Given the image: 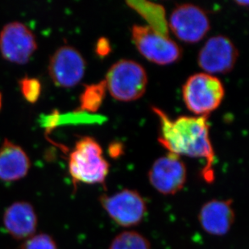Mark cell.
<instances>
[{
	"instance_id": "cell-1",
	"label": "cell",
	"mask_w": 249,
	"mask_h": 249,
	"mask_svg": "<svg viewBox=\"0 0 249 249\" xmlns=\"http://www.w3.org/2000/svg\"><path fill=\"white\" fill-rule=\"evenodd\" d=\"M153 110L160 122L159 143L174 155L205 159L207 164L202 177L209 183L214 181V153L207 116H180L171 120L161 109L153 107Z\"/></svg>"
},
{
	"instance_id": "cell-2",
	"label": "cell",
	"mask_w": 249,
	"mask_h": 249,
	"mask_svg": "<svg viewBox=\"0 0 249 249\" xmlns=\"http://www.w3.org/2000/svg\"><path fill=\"white\" fill-rule=\"evenodd\" d=\"M103 148L94 139L85 137L77 141L69 158V172L74 184H102L109 173Z\"/></svg>"
},
{
	"instance_id": "cell-3",
	"label": "cell",
	"mask_w": 249,
	"mask_h": 249,
	"mask_svg": "<svg viewBox=\"0 0 249 249\" xmlns=\"http://www.w3.org/2000/svg\"><path fill=\"white\" fill-rule=\"evenodd\" d=\"M104 82L107 90L118 101H136L145 93L148 75L141 64L122 59L110 67Z\"/></svg>"
},
{
	"instance_id": "cell-4",
	"label": "cell",
	"mask_w": 249,
	"mask_h": 249,
	"mask_svg": "<svg viewBox=\"0 0 249 249\" xmlns=\"http://www.w3.org/2000/svg\"><path fill=\"white\" fill-rule=\"evenodd\" d=\"M225 89L219 78L205 73H195L182 87V98L189 111L207 116L222 104Z\"/></svg>"
},
{
	"instance_id": "cell-5",
	"label": "cell",
	"mask_w": 249,
	"mask_h": 249,
	"mask_svg": "<svg viewBox=\"0 0 249 249\" xmlns=\"http://www.w3.org/2000/svg\"><path fill=\"white\" fill-rule=\"evenodd\" d=\"M132 39L139 53L148 61L159 66L176 63L182 56L181 47L168 34L148 25H134Z\"/></svg>"
},
{
	"instance_id": "cell-6",
	"label": "cell",
	"mask_w": 249,
	"mask_h": 249,
	"mask_svg": "<svg viewBox=\"0 0 249 249\" xmlns=\"http://www.w3.org/2000/svg\"><path fill=\"white\" fill-rule=\"evenodd\" d=\"M99 202L113 221L123 227L137 225L147 213L145 200L132 190L125 189L111 196L102 195Z\"/></svg>"
},
{
	"instance_id": "cell-7",
	"label": "cell",
	"mask_w": 249,
	"mask_h": 249,
	"mask_svg": "<svg viewBox=\"0 0 249 249\" xmlns=\"http://www.w3.org/2000/svg\"><path fill=\"white\" fill-rule=\"evenodd\" d=\"M169 27L179 40L187 44H195L207 36L211 24L204 10L196 5L185 3L173 11Z\"/></svg>"
},
{
	"instance_id": "cell-8",
	"label": "cell",
	"mask_w": 249,
	"mask_h": 249,
	"mask_svg": "<svg viewBox=\"0 0 249 249\" xmlns=\"http://www.w3.org/2000/svg\"><path fill=\"white\" fill-rule=\"evenodd\" d=\"M239 57L234 43L225 36H214L206 41L197 55V64L205 73L225 74L232 71Z\"/></svg>"
},
{
	"instance_id": "cell-9",
	"label": "cell",
	"mask_w": 249,
	"mask_h": 249,
	"mask_svg": "<svg viewBox=\"0 0 249 249\" xmlns=\"http://www.w3.org/2000/svg\"><path fill=\"white\" fill-rule=\"evenodd\" d=\"M36 50L35 35L20 22L6 24L0 32V53L6 61L24 65Z\"/></svg>"
},
{
	"instance_id": "cell-10",
	"label": "cell",
	"mask_w": 249,
	"mask_h": 249,
	"mask_svg": "<svg viewBox=\"0 0 249 249\" xmlns=\"http://www.w3.org/2000/svg\"><path fill=\"white\" fill-rule=\"evenodd\" d=\"M86 61L75 48L64 45L51 56L49 73L56 87L71 88L83 80L86 72Z\"/></svg>"
},
{
	"instance_id": "cell-11",
	"label": "cell",
	"mask_w": 249,
	"mask_h": 249,
	"mask_svg": "<svg viewBox=\"0 0 249 249\" xmlns=\"http://www.w3.org/2000/svg\"><path fill=\"white\" fill-rule=\"evenodd\" d=\"M187 170L179 156L169 153L155 160L148 172L151 185L159 193L174 195L186 184Z\"/></svg>"
},
{
	"instance_id": "cell-12",
	"label": "cell",
	"mask_w": 249,
	"mask_h": 249,
	"mask_svg": "<svg viewBox=\"0 0 249 249\" xmlns=\"http://www.w3.org/2000/svg\"><path fill=\"white\" fill-rule=\"evenodd\" d=\"M232 203L231 199H214L206 202L198 214L202 229L211 235H226L235 221Z\"/></svg>"
},
{
	"instance_id": "cell-13",
	"label": "cell",
	"mask_w": 249,
	"mask_h": 249,
	"mask_svg": "<svg viewBox=\"0 0 249 249\" xmlns=\"http://www.w3.org/2000/svg\"><path fill=\"white\" fill-rule=\"evenodd\" d=\"M3 224L16 240H27L33 236L37 227V216L33 205L24 201L12 203L5 211Z\"/></svg>"
},
{
	"instance_id": "cell-14",
	"label": "cell",
	"mask_w": 249,
	"mask_h": 249,
	"mask_svg": "<svg viewBox=\"0 0 249 249\" xmlns=\"http://www.w3.org/2000/svg\"><path fill=\"white\" fill-rule=\"evenodd\" d=\"M30 166L25 151L6 139L0 146V180L7 182L19 181L26 176Z\"/></svg>"
},
{
	"instance_id": "cell-15",
	"label": "cell",
	"mask_w": 249,
	"mask_h": 249,
	"mask_svg": "<svg viewBox=\"0 0 249 249\" xmlns=\"http://www.w3.org/2000/svg\"><path fill=\"white\" fill-rule=\"evenodd\" d=\"M106 83L104 81L98 83L88 85L80 96L81 111L87 112H95L101 107L106 97Z\"/></svg>"
},
{
	"instance_id": "cell-16",
	"label": "cell",
	"mask_w": 249,
	"mask_h": 249,
	"mask_svg": "<svg viewBox=\"0 0 249 249\" xmlns=\"http://www.w3.org/2000/svg\"><path fill=\"white\" fill-rule=\"evenodd\" d=\"M109 249H151V245L137 231H124L114 238Z\"/></svg>"
},
{
	"instance_id": "cell-17",
	"label": "cell",
	"mask_w": 249,
	"mask_h": 249,
	"mask_svg": "<svg viewBox=\"0 0 249 249\" xmlns=\"http://www.w3.org/2000/svg\"><path fill=\"white\" fill-rule=\"evenodd\" d=\"M19 85L24 99L30 104H35L41 93L40 81L36 78L25 77L19 81Z\"/></svg>"
},
{
	"instance_id": "cell-18",
	"label": "cell",
	"mask_w": 249,
	"mask_h": 249,
	"mask_svg": "<svg viewBox=\"0 0 249 249\" xmlns=\"http://www.w3.org/2000/svg\"><path fill=\"white\" fill-rule=\"evenodd\" d=\"M20 249H57V247L50 235L38 234L27 239Z\"/></svg>"
},
{
	"instance_id": "cell-19",
	"label": "cell",
	"mask_w": 249,
	"mask_h": 249,
	"mask_svg": "<svg viewBox=\"0 0 249 249\" xmlns=\"http://www.w3.org/2000/svg\"><path fill=\"white\" fill-rule=\"evenodd\" d=\"M111 50V45L107 39L106 38L99 39V41L97 42L96 48H95L97 54L99 56H105L110 53Z\"/></svg>"
},
{
	"instance_id": "cell-20",
	"label": "cell",
	"mask_w": 249,
	"mask_h": 249,
	"mask_svg": "<svg viewBox=\"0 0 249 249\" xmlns=\"http://www.w3.org/2000/svg\"><path fill=\"white\" fill-rule=\"evenodd\" d=\"M121 150H122V148H120V144H118L117 146H115V145H113V147L110 148V154H111L112 158H117V157L120 155Z\"/></svg>"
},
{
	"instance_id": "cell-21",
	"label": "cell",
	"mask_w": 249,
	"mask_h": 249,
	"mask_svg": "<svg viewBox=\"0 0 249 249\" xmlns=\"http://www.w3.org/2000/svg\"><path fill=\"white\" fill-rule=\"evenodd\" d=\"M235 2L240 6H245V7H247L249 4V1H236Z\"/></svg>"
},
{
	"instance_id": "cell-22",
	"label": "cell",
	"mask_w": 249,
	"mask_h": 249,
	"mask_svg": "<svg viewBox=\"0 0 249 249\" xmlns=\"http://www.w3.org/2000/svg\"><path fill=\"white\" fill-rule=\"evenodd\" d=\"M1 94H0V108H1V105H2V98H1Z\"/></svg>"
}]
</instances>
